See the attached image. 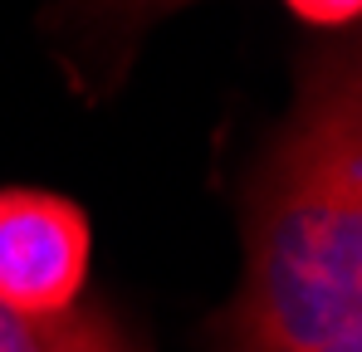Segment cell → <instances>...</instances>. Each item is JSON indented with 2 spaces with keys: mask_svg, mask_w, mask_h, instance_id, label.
Wrapping results in <instances>:
<instances>
[{
  "mask_svg": "<svg viewBox=\"0 0 362 352\" xmlns=\"http://www.w3.org/2000/svg\"><path fill=\"white\" fill-rule=\"evenodd\" d=\"M240 240L235 298L211 318L216 352H299L362 318L358 40L303 59L299 98L245 181Z\"/></svg>",
  "mask_w": 362,
  "mask_h": 352,
  "instance_id": "cell-1",
  "label": "cell"
},
{
  "mask_svg": "<svg viewBox=\"0 0 362 352\" xmlns=\"http://www.w3.org/2000/svg\"><path fill=\"white\" fill-rule=\"evenodd\" d=\"M93 225L83 206L54 191H0V303L20 313H59L83 298Z\"/></svg>",
  "mask_w": 362,
  "mask_h": 352,
  "instance_id": "cell-2",
  "label": "cell"
},
{
  "mask_svg": "<svg viewBox=\"0 0 362 352\" xmlns=\"http://www.w3.org/2000/svg\"><path fill=\"white\" fill-rule=\"evenodd\" d=\"M0 352H152L98 298H78L59 313H20L0 303Z\"/></svg>",
  "mask_w": 362,
  "mask_h": 352,
  "instance_id": "cell-3",
  "label": "cell"
},
{
  "mask_svg": "<svg viewBox=\"0 0 362 352\" xmlns=\"http://www.w3.org/2000/svg\"><path fill=\"white\" fill-rule=\"evenodd\" d=\"M181 5L191 0H64V30L74 35L78 59L93 74L88 88L98 93L103 83H118L142 30H152L162 15H172Z\"/></svg>",
  "mask_w": 362,
  "mask_h": 352,
  "instance_id": "cell-4",
  "label": "cell"
},
{
  "mask_svg": "<svg viewBox=\"0 0 362 352\" xmlns=\"http://www.w3.org/2000/svg\"><path fill=\"white\" fill-rule=\"evenodd\" d=\"M303 25H318V30H353L362 15V0H284Z\"/></svg>",
  "mask_w": 362,
  "mask_h": 352,
  "instance_id": "cell-5",
  "label": "cell"
},
{
  "mask_svg": "<svg viewBox=\"0 0 362 352\" xmlns=\"http://www.w3.org/2000/svg\"><path fill=\"white\" fill-rule=\"evenodd\" d=\"M299 352H362V318L343 323V328H338V333H328L323 343H313V348H299Z\"/></svg>",
  "mask_w": 362,
  "mask_h": 352,
  "instance_id": "cell-6",
  "label": "cell"
}]
</instances>
